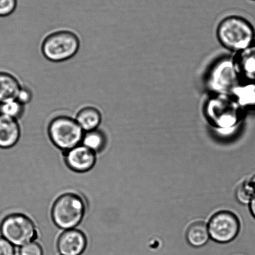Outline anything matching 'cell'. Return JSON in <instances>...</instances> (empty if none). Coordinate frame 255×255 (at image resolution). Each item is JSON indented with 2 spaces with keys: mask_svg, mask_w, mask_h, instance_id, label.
I'll return each mask as SVG.
<instances>
[{
  "mask_svg": "<svg viewBox=\"0 0 255 255\" xmlns=\"http://www.w3.org/2000/svg\"><path fill=\"white\" fill-rule=\"evenodd\" d=\"M203 111L210 126L222 134L236 131L244 118L245 111L230 95L211 94Z\"/></svg>",
  "mask_w": 255,
  "mask_h": 255,
  "instance_id": "1",
  "label": "cell"
},
{
  "mask_svg": "<svg viewBox=\"0 0 255 255\" xmlns=\"http://www.w3.org/2000/svg\"><path fill=\"white\" fill-rule=\"evenodd\" d=\"M217 40L221 46L235 54L254 43L255 32L251 22L238 14H229L219 22Z\"/></svg>",
  "mask_w": 255,
  "mask_h": 255,
  "instance_id": "2",
  "label": "cell"
},
{
  "mask_svg": "<svg viewBox=\"0 0 255 255\" xmlns=\"http://www.w3.org/2000/svg\"><path fill=\"white\" fill-rule=\"evenodd\" d=\"M242 81L235 55L216 60L210 67L206 77V87L211 94L231 96Z\"/></svg>",
  "mask_w": 255,
  "mask_h": 255,
  "instance_id": "3",
  "label": "cell"
},
{
  "mask_svg": "<svg viewBox=\"0 0 255 255\" xmlns=\"http://www.w3.org/2000/svg\"><path fill=\"white\" fill-rule=\"evenodd\" d=\"M83 199L74 193H66L60 196L52 209V218L59 228L66 230L78 226L86 214Z\"/></svg>",
  "mask_w": 255,
  "mask_h": 255,
  "instance_id": "4",
  "label": "cell"
},
{
  "mask_svg": "<svg viewBox=\"0 0 255 255\" xmlns=\"http://www.w3.org/2000/svg\"><path fill=\"white\" fill-rule=\"evenodd\" d=\"M80 48L79 37L74 32L62 30L48 35L42 44V52L46 59L54 62L67 61Z\"/></svg>",
  "mask_w": 255,
  "mask_h": 255,
  "instance_id": "5",
  "label": "cell"
},
{
  "mask_svg": "<svg viewBox=\"0 0 255 255\" xmlns=\"http://www.w3.org/2000/svg\"><path fill=\"white\" fill-rule=\"evenodd\" d=\"M48 134L57 148L67 152L81 144L84 132L76 119L61 116L55 117L50 122Z\"/></svg>",
  "mask_w": 255,
  "mask_h": 255,
  "instance_id": "6",
  "label": "cell"
},
{
  "mask_svg": "<svg viewBox=\"0 0 255 255\" xmlns=\"http://www.w3.org/2000/svg\"><path fill=\"white\" fill-rule=\"evenodd\" d=\"M0 231L2 237L17 247L34 241L38 235L34 222L29 217L21 214L7 216L1 222Z\"/></svg>",
  "mask_w": 255,
  "mask_h": 255,
  "instance_id": "7",
  "label": "cell"
},
{
  "mask_svg": "<svg viewBox=\"0 0 255 255\" xmlns=\"http://www.w3.org/2000/svg\"><path fill=\"white\" fill-rule=\"evenodd\" d=\"M207 226L211 239L221 244L233 241L239 234L241 228L239 220L236 215L225 211L214 214Z\"/></svg>",
  "mask_w": 255,
  "mask_h": 255,
  "instance_id": "8",
  "label": "cell"
},
{
  "mask_svg": "<svg viewBox=\"0 0 255 255\" xmlns=\"http://www.w3.org/2000/svg\"><path fill=\"white\" fill-rule=\"evenodd\" d=\"M65 161L72 171L83 173L93 168L96 162V153L81 144L66 152Z\"/></svg>",
  "mask_w": 255,
  "mask_h": 255,
  "instance_id": "9",
  "label": "cell"
},
{
  "mask_svg": "<svg viewBox=\"0 0 255 255\" xmlns=\"http://www.w3.org/2000/svg\"><path fill=\"white\" fill-rule=\"evenodd\" d=\"M87 246V238L81 231L66 230L57 241V249L61 255H81Z\"/></svg>",
  "mask_w": 255,
  "mask_h": 255,
  "instance_id": "10",
  "label": "cell"
},
{
  "mask_svg": "<svg viewBox=\"0 0 255 255\" xmlns=\"http://www.w3.org/2000/svg\"><path fill=\"white\" fill-rule=\"evenodd\" d=\"M20 136L18 121L0 114V148H11L19 141Z\"/></svg>",
  "mask_w": 255,
  "mask_h": 255,
  "instance_id": "11",
  "label": "cell"
},
{
  "mask_svg": "<svg viewBox=\"0 0 255 255\" xmlns=\"http://www.w3.org/2000/svg\"><path fill=\"white\" fill-rule=\"evenodd\" d=\"M243 81L255 82V44L235 54Z\"/></svg>",
  "mask_w": 255,
  "mask_h": 255,
  "instance_id": "12",
  "label": "cell"
},
{
  "mask_svg": "<svg viewBox=\"0 0 255 255\" xmlns=\"http://www.w3.org/2000/svg\"><path fill=\"white\" fill-rule=\"evenodd\" d=\"M231 96L245 112L255 109V82L242 81Z\"/></svg>",
  "mask_w": 255,
  "mask_h": 255,
  "instance_id": "13",
  "label": "cell"
},
{
  "mask_svg": "<svg viewBox=\"0 0 255 255\" xmlns=\"http://www.w3.org/2000/svg\"><path fill=\"white\" fill-rule=\"evenodd\" d=\"M21 84L13 75L6 72H0V104L16 99Z\"/></svg>",
  "mask_w": 255,
  "mask_h": 255,
  "instance_id": "14",
  "label": "cell"
},
{
  "mask_svg": "<svg viewBox=\"0 0 255 255\" xmlns=\"http://www.w3.org/2000/svg\"><path fill=\"white\" fill-rule=\"evenodd\" d=\"M75 119L84 132H89L98 129L102 114L96 107L88 106L80 110Z\"/></svg>",
  "mask_w": 255,
  "mask_h": 255,
  "instance_id": "15",
  "label": "cell"
},
{
  "mask_svg": "<svg viewBox=\"0 0 255 255\" xmlns=\"http://www.w3.org/2000/svg\"><path fill=\"white\" fill-rule=\"evenodd\" d=\"M209 237L208 226L203 222H195L187 231V241L195 247L204 246L208 242Z\"/></svg>",
  "mask_w": 255,
  "mask_h": 255,
  "instance_id": "16",
  "label": "cell"
},
{
  "mask_svg": "<svg viewBox=\"0 0 255 255\" xmlns=\"http://www.w3.org/2000/svg\"><path fill=\"white\" fill-rule=\"evenodd\" d=\"M81 144L97 153L102 151L106 144V138L103 132L98 129L84 132Z\"/></svg>",
  "mask_w": 255,
  "mask_h": 255,
  "instance_id": "17",
  "label": "cell"
},
{
  "mask_svg": "<svg viewBox=\"0 0 255 255\" xmlns=\"http://www.w3.org/2000/svg\"><path fill=\"white\" fill-rule=\"evenodd\" d=\"M25 112V106L16 99L0 104V114L18 121Z\"/></svg>",
  "mask_w": 255,
  "mask_h": 255,
  "instance_id": "18",
  "label": "cell"
},
{
  "mask_svg": "<svg viewBox=\"0 0 255 255\" xmlns=\"http://www.w3.org/2000/svg\"><path fill=\"white\" fill-rule=\"evenodd\" d=\"M17 0H0V17H7L16 9Z\"/></svg>",
  "mask_w": 255,
  "mask_h": 255,
  "instance_id": "19",
  "label": "cell"
},
{
  "mask_svg": "<svg viewBox=\"0 0 255 255\" xmlns=\"http://www.w3.org/2000/svg\"><path fill=\"white\" fill-rule=\"evenodd\" d=\"M19 254L20 255H43V251L39 244L32 241L21 247Z\"/></svg>",
  "mask_w": 255,
  "mask_h": 255,
  "instance_id": "20",
  "label": "cell"
},
{
  "mask_svg": "<svg viewBox=\"0 0 255 255\" xmlns=\"http://www.w3.org/2000/svg\"><path fill=\"white\" fill-rule=\"evenodd\" d=\"M32 97H33V95H32L31 90L28 88V87L22 86L18 95H17L16 100L20 103L26 106V105L28 104L32 101Z\"/></svg>",
  "mask_w": 255,
  "mask_h": 255,
  "instance_id": "21",
  "label": "cell"
},
{
  "mask_svg": "<svg viewBox=\"0 0 255 255\" xmlns=\"http://www.w3.org/2000/svg\"><path fill=\"white\" fill-rule=\"evenodd\" d=\"M0 255H15V249L13 245L0 237Z\"/></svg>",
  "mask_w": 255,
  "mask_h": 255,
  "instance_id": "22",
  "label": "cell"
},
{
  "mask_svg": "<svg viewBox=\"0 0 255 255\" xmlns=\"http://www.w3.org/2000/svg\"><path fill=\"white\" fill-rule=\"evenodd\" d=\"M250 210H251L252 216L255 219V191L253 195H252L251 200H250Z\"/></svg>",
  "mask_w": 255,
  "mask_h": 255,
  "instance_id": "23",
  "label": "cell"
},
{
  "mask_svg": "<svg viewBox=\"0 0 255 255\" xmlns=\"http://www.w3.org/2000/svg\"><path fill=\"white\" fill-rule=\"evenodd\" d=\"M251 1L255 2V0H251Z\"/></svg>",
  "mask_w": 255,
  "mask_h": 255,
  "instance_id": "24",
  "label": "cell"
}]
</instances>
